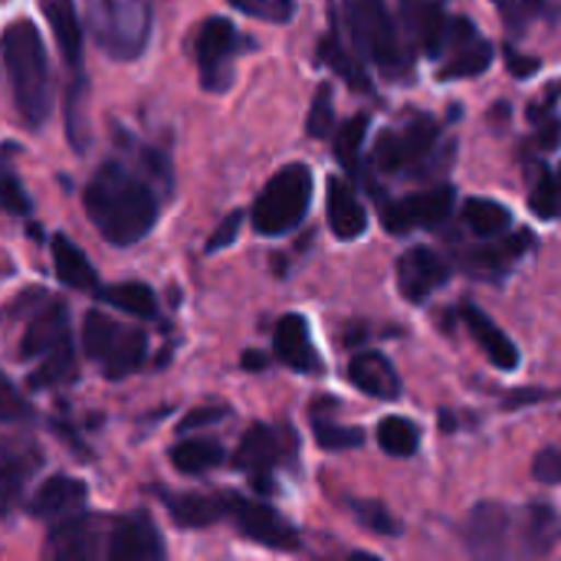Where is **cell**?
Returning <instances> with one entry per match:
<instances>
[{
    "mask_svg": "<svg viewBox=\"0 0 561 561\" xmlns=\"http://www.w3.org/2000/svg\"><path fill=\"white\" fill-rule=\"evenodd\" d=\"M92 227L115 247H131L151 233L158 220V201L151 187L125 164L108 161L95 171L82 194Z\"/></svg>",
    "mask_w": 561,
    "mask_h": 561,
    "instance_id": "cell-1",
    "label": "cell"
},
{
    "mask_svg": "<svg viewBox=\"0 0 561 561\" xmlns=\"http://www.w3.org/2000/svg\"><path fill=\"white\" fill-rule=\"evenodd\" d=\"M3 62L20 122L26 128H43L53 112V82L43 36L30 20H16L3 30Z\"/></svg>",
    "mask_w": 561,
    "mask_h": 561,
    "instance_id": "cell-2",
    "label": "cell"
},
{
    "mask_svg": "<svg viewBox=\"0 0 561 561\" xmlns=\"http://www.w3.org/2000/svg\"><path fill=\"white\" fill-rule=\"evenodd\" d=\"M345 23L355 39V46L388 76V79H408L411 76V56L398 36V26L385 7V0H342Z\"/></svg>",
    "mask_w": 561,
    "mask_h": 561,
    "instance_id": "cell-3",
    "label": "cell"
},
{
    "mask_svg": "<svg viewBox=\"0 0 561 561\" xmlns=\"http://www.w3.org/2000/svg\"><path fill=\"white\" fill-rule=\"evenodd\" d=\"M312 204V171L306 164L279 168L253 204V230L260 237H283L302 224Z\"/></svg>",
    "mask_w": 561,
    "mask_h": 561,
    "instance_id": "cell-4",
    "label": "cell"
},
{
    "mask_svg": "<svg viewBox=\"0 0 561 561\" xmlns=\"http://www.w3.org/2000/svg\"><path fill=\"white\" fill-rule=\"evenodd\" d=\"M89 23L112 59H135L151 36V0H89Z\"/></svg>",
    "mask_w": 561,
    "mask_h": 561,
    "instance_id": "cell-5",
    "label": "cell"
},
{
    "mask_svg": "<svg viewBox=\"0 0 561 561\" xmlns=\"http://www.w3.org/2000/svg\"><path fill=\"white\" fill-rule=\"evenodd\" d=\"M197 66H201V85L207 92H224L233 82V56L240 53V33L230 20L210 16L197 30L194 39Z\"/></svg>",
    "mask_w": 561,
    "mask_h": 561,
    "instance_id": "cell-6",
    "label": "cell"
},
{
    "mask_svg": "<svg viewBox=\"0 0 561 561\" xmlns=\"http://www.w3.org/2000/svg\"><path fill=\"white\" fill-rule=\"evenodd\" d=\"M440 56H444V62L437 69V79H470V76H480V72L490 69L493 46L477 30V23H470L467 16H454L447 23Z\"/></svg>",
    "mask_w": 561,
    "mask_h": 561,
    "instance_id": "cell-7",
    "label": "cell"
},
{
    "mask_svg": "<svg viewBox=\"0 0 561 561\" xmlns=\"http://www.w3.org/2000/svg\"><path fill=\"white\" fill-rule=\"evenodd\" d=\"M437 135H440V125L427 115H417L394 131H381V138L375 141V164L388 174L408 171L411 164L424 161L434 151Z\"/></svg>",
    "mask_w": 561,
    "mask_h": 561,
    "instance_id": "cell-8",
    "label": "cell"
},
{
    "mask_svg": "<svg viewBox=\"0 0 561 561\" xmlns=\"http://www.w3.org/2000/svg\"><path fill=\"white\" fill-rule=\"evenodd\" d=\"M230 519L240 529L243 539L263 546V549H276V552H296L299 549V536L296 529L266 503H253L243 496H230Z\"/></svg>",
    "mask_w": 561,
    "mask_h": 561,
    "instance_id": "cell-9",
    "label": "cell"
},
{
    "mask_svg": "<svg viewBox=\"0 0 561 561\" xmlns=\"http://www.w3.org/2000/svg\"><path fill=\"white\" fill-rule=\"evenodd\" d=\"M286 460V437L276 427L266 424H253L240 447H237V470H243L253 480V490L260 493H273V470Z\"/></svg>",
    "mask_w": 561,
    "mask_h": 561,
    "instance_id": "cell-10",
    "label": "cell"
},
{
    "mask_svg": "<svg viewBox=\"0 0 561 561\" xmlns=\"http://www.w3.org/2000/svg\"><path fill=\"white\" fill-rule=\"evenodd\" d=\"M454 210V187H434L421 194H408L404 201L385 204L381 220L391 233H408L414 227H437Z\"/></svg>",
    "mask_w": 561,
    "mask_h": 561,
    "instance_id": "cell-11",
    "label": "cell"
},
{
    "mask_svg": "<svg viewBox=\"0 0 561 561\" xmlns=\"http://www.w3.org/2000/svg\"><path fill=\"white\" fill-rule=\"evenodd\" d=\"M450 279V266L440 253L427 247H414L398 260V289L408 302H424Z\"/></svg>",
    "mask_w": 561,
    "mask_h": 561,
    "instance_id": "cell-12",
    "label": "cell"
},
{
    "mask_svg": "<svg viewBox=\"0 0 561 561\" xmlns=\"http://www.w3.org/2000/svg\"><path fill=\"white\" fill-rule=\"evenodd\" d=\"M105 559L108 561H148L164 559V542L148 516H128L112 523L105 536Z\"/></svg>",
    "mask_w": 561,
    "mask_h": 561,
    "instance_id": "cell-13",
    "label": "cell"
},
{
    "mask_svg": "<svg viewBox=\"0 0 561 561\" xmlns=\"http://www.w3.org/2000/svg\"><path fill=\"white\" fill-rule=\"evenodd\" d=\"M273 352L276 358L299 371V375H319L322 371V358L312 345V335H309V322L302 316H283L276 322V332H273Z\"/></svg>",
    "mask_w": 561,
    "mask_h": 561,
    "instance_id": "cell-14",
    "label": "cell"
},
{
    "mask_svg": "<svg viewBox=\"0 0 561 561\" xmlns=\"http://www.w3.org/2000/svg\"><path fill=\"white\" fill-rule=\"evenodd\" d=\"M401 20L414 39V46L437 59L447 33V0H401Z\"/></svg>",
    "mask_w": 561,
    "mask_h": 561,
    "instance_id": "cell-15",
    "label": "cell"
},
{
    "mask_svg": "<svg viewBox=\"0 0 561 561\" xmlns=\"http://www.w3.org/2000/svg\"><path fill=\"white\" fill-rule=\"evenodd\" d=\"M513 513L500 503H480L470 519H467V542L473 552H483V556H496V552H506L510 539H513Z\"/></svg>",
    "mask_w": 561,
    "mask_h": 561,
    "instance_id": "cell-16",
    "label": "cell"
},
{
    "mask_svg": "<svg viewBox=\"0 0 561 561\" xmlns=\"http://www.w3.org/2000/svg\"><path fill=\"white\" fill-rule=\"evenodd\" d=\"M102 519H89V516H69L66 523H59L49 533V549L53 556L62 561H85L95 556H105L102 546Z\"/></svg>",
    "mask_w": 561,
    "mask_h": 561,
    "instance_id": "cell-17",
    "label": "cell"
},
{
    "mask_svg": "<svg viewBox=\"0 0 561 561\" xmlns=\"http://www.w3.org/2000/svg\"><path fill=\"white\" fill-rule=\"evenodd\" d=\"M168 516L181 529H204L220 519H230V493H181L164 496Z\"/></svg>",
    "mask_w": 561,
    "mask_h": 561,
    "instance_id": "cell-18",
    "label": "cell"
},
{
    "mask_svg": "<svg viewBox=\"0 0 561 561\" xmlns=\"http://www.w3.org/2000/svg\"><path fill=\"white\" fill-rule=\"evenodd\" d=\"M85 506V483L76 477H49L39 483V490L30 500V516L36 519H59V516H76Z\"/></svg>",
    "mask_w": 561,
    "mask_h": 561,
    "instance_id": "cell-19",
    "label": "cell"
},
{
    "mask_svg": "<svg viewBox=\"0 0 561 561\" xmlns=\"http://www.w3.org/2000/svg\"><path fill=\"white\" fill-rule=\"evenodd\" d=\"M460 316H463V322H467V329H470V335L477 339V345L486 352V358L493 362V368H500V371H513V368H519V348L513 345V339L486 316V312H480L477 306H460Z\"/></svg>",
    "mask_w": 561,
    "mask_h": 561,
    "instance_id": "cell-20",
    "label": "cell"
},
{
    "mask_svg": "<svg viewBox=\"0 0 561 561\" xmlns=\"http://www.w3.org/2000/svg\"><path fill=\"white\" fill-rule=\"evenodd\" d=\"M348 378L358 391L381 401H394L401 394V378L381 352H358L348 362Z\"/></svg>",
    "mask_w": 561,
    "mask_h": 561,
    "instance_id": "cell-21",
    "label": "cell"
},
{
    "mask_svg": "<svg viewBox=\"0 0 561 561\" xmlns=\"http://www.w3.org/2000/svg\"><path fill=\"white\" fill-rule=\"evenodd\" d=\"M39 10L53 30V39H56L66 66L79 69V62H82V26H79L76 0H39Z\"/></svg>",
    "mask_w": 561,
    "mask_h": 561,
    "instance_id": "cell-22",
    "label": "cell"
},
{
    "mask_svg": "<svg viewBox=\"0 0 561 561\" xmlns=\"http://www.w3.org/2000/svg\"><path fill=\"white\" fill-rule=\"evenodd\" d=\"M325 207H329V227L339 240H358L365 237L368 230V214L362 207V201L355 197V191L339 181V178H329V197H325Z\"/></svg>",
    "mask_w": 561,
    "mask_h": 561,
    "instance_id": "cell-23",
    "label": "cell"
},
{
    "mask_svg": "<svg viewBox=\"0 0 561 561\" xmlns=\"http://www.w3.org/2000/svg\"><path fill=\"white\" fill-rule=\"evenodd\" d=\"M519 542L529 556H549L561 542V519L552 506H526L519 516Z\"/></svg>",
    "mask_w": 561,
    "mask_h": 561,
    "instance_id": "cell-24",
    "label": "cell"
},
{
    "mask_svg": "<svg viewBox=\"0 0 561 561\" xmlns=\"http://www.w3.org/2000/svg\"><path fill=\"white\" fill-rule=\"evenodd\" d=\"M62 339H69V329H66V309L62 306H46L23 332V342H20V358H36V355H46L53 352Z\"/></svg>",
    "mask_w": 561,
    "mask_h": 561,
    "instance_id": "cell-25",
    "label": "cell"
},
{
    "mask_svg": "<svg viewBox=\"0 0 561 561\" xmlns=\"http://www.w3.org/2000/svg\"><path fill=\"white\" fill-rule=\"evenodd\" d=\"M145 352H148V339H145V332H141V329H128V325H122V329H118V335H115V342H112V348H108V355L102 358V371H105V378H112V381L128 378L131 371H138V368H141Z\"/></svg>",
    "mask_w": 561,
    "mask_h": 561,
    "instance_id": "cell-26",
    "label": "cell"
},
{
    "mask_svg": "<svg viewBox=\"0 0 561 561\" xmlns=\"http://www.w3.org/2000/svg\"><path fill=\"white\" fill-rule=\"evenodd\" d=\"M53 266L69 289H95V270L79 247L66 237H53Z\"/></svg>",
    "mask_w": 561,
    "mask_h": 561,
    "instance_id": "cell-27",
    "label": "cell"
},
{
    "mask_svg": "<svg viewBox=\"0 0 561 561\" xmlns=\"http://www.w3.org/2000/svg\"><path fill=\"white\" fill-rule=\"evenodd\" d=\"M529 247H533V233L529 230H519L516 237H510L500 247H483V250L470 253L467 256V266L470 270H480V273H506Z\"/></svg>",
    "mask_w": 561,
    "mask_h": 561,
    "instance_id": "cell-28",
    "label": "cell"
},
{
    "mask_svg": "<svg viewBox=\"0 0 561 561\" xmlns=\"http://www.w3.org/2000/svg\"><path fill=\"white\" fill-rule=\"evenodd\" d=\"M463 220H467V227H470L477 237L493 240V237H503V233L510 230L513 214H510L503 204H496V201L473 197V201H467V207H463Z\"/></svg>",
    "mask_w": 561,
    "mask_h": 561,
    "instance_id": "cell-29",
    "label": "cell"
},
{
    "mask_svg": "<svg viewBox=\"0 0 561 561\" xmlns=\"http://www.w3.org/2000/svg\"><path fill=\"white\" fill-rule=\"evenodd\" d=\"M224 460V447L217 440H181L174 450H171V463L178 473H187V477H197V473H207L214 470L217 463Z\"/></svg>",
    "mask_w": 561,
    "mask_h": 561,
    "instance_id": "cell-30",
    "label": "cell"
},
{
    "mask_svg": "<svg viewBox=\"0 0 561 561\" xmlns=\"http://www.w3.org/2000/svg\"><path fill=\"white\" fill-rule=\"evenodd\" d=\"M105 302H112L115 309L135 316V319H154L158 316V299L145 283H115L108 289L99 293Z\"/></svg>",
    "mask_w": 561,
    "mask_h": 561,
    "instance_id": "cell-31",
    "label": "cell"
},
{
    "mask_svg": "<svg viewBox=\"0 0 561 561\" xmlns=\"http://www.w3.org/2000/svg\"><path fill=\"white\" fill-rule=\"evenodd\" d=\"M378 447L388 457H414L421 447V431L408 417H385L378 424Z\"/></svg>",
    "mask_w": 561,
    "mask_h": 561,
    "instance_id": "cell-32",
    "label": "cell"
},
{
    "mask_svg": "<svg viewBox=\"0 0 561 561\" xmlns=\"http://www.w3.org/2000/svg\"><path fill=\"white\" fill-rule=\"evenodd\" d=\"M319 59L325 62V66H332L355 92H368L371 89V79H368V72L342 49V43L335 39V36H325L322 43H319Z\"/></svg>",
    "mask_w": 561,
    "mask_h": 561,
    "instance_id": "cell-33",
    "label": "cell"
},
{
    "mask_svg": "<svg viewBox=\"0 0 561 561\" xmlns=\"http://www.w3.org/2000/svg\"><path fill=\"white\" fill-rule=\"evenodd\" d=\"M118 329L122 325L115 319H108L102 312H89L85 322H82V352H85V358L102 365V358L108 355V348H112V342L118 335Z\"/></svg>",
    "mask_w": 561,
    "mask_h": 561,
    "instance_id": "cell-34",
    "label": "cell"
},
{
    "mask_svg": "<svg viewBox=\"0 0 561 561\" xmlns=\"http://www.w3.org/2000/svg\"><path fill=\"white\" fill-rule=\"evenodd\" d=\"M72 368H76V352H72V342L62 339L53 352H46V362L30 375V385H33V388H49V385L69 378Z\"/></svg>",
    "mask_w": 561,
    "mask_h": 561,
    "instance_id": "cell-35",
    "label": "cell"
},
{
    "mask_svg": "<svg viewBox=\"0 0 561 561\" xmlns=\"http://www.w3.org/2000/svg\"><path fill=\"white\" fill-rule=\"evenodd\" d=\"M365 131H368V115H355V118L342 122V128L335 135V158L342 161V168L355 171L358 151H362V141H365Z\"/></svg>",
    "mask_w": 561,
    "mask_h": 561,
    "instance_id": "cell-36",
    "label": "cell"
},
{
    "mask_svg": "<svg viewBox=\"0 0 561 561\" xmlns=\"http://www.w3.org/2000/svg\"><path fill=\"white\" fill-rule=\"evenodd\" d=\"M352 516H355L365 529H371L375 536H381V539H398V536H401V523H398L381 503L355 500V503H352Z\"/></svg>",
    "mask_w": 561,
    "mask_h": 561,
    "instance_id": "cell-37",
    "label": "cell"
},
{
    "mask_svg": "<svg viewBox=\"0 0 561 561\" xmlns=\"http://www.w3.org/2000/svg\"><path fill=\"white\" fill-rule=\"evenodd\" d=\"M312 427H316L319 447H325V450H352V447H362V440H365L362 427H342V424L325 421L322 414H312Z\"/></svg>",
    "mask_w": 561,
    "mask_h": 561,
    "instance_id": "cell-38",
    "label": "cell"
},
{
    "mask_svg": "<svg viewBox=\"0 0 561 561\" xmlns=\"http://www.w3.org/2000/svg\"><path fill=\"white\" fill-rule=\"evenodd\" d=\"M533 210L546 220H552L556 214H561V187L559 178H552V171H539L536 184H533V197H529Z\"/></svg>",
    "mask_w": 561,
    "mask_h": 561,
    "instance_id": "cell-39",
    "label": "cell"
},
{
    "mask_svg": "<svg viewBox=\"0 0 561 561\" xmlns=\"http://www.w3.org/2000/svg\"><path fill=\"white\" fill-rule=\"evenodd\" d=\"M329 128H332V85H319L316 102H312V108H309L306 131H309L312 138H322V135H329Z\"/></svg>",
    "mask_w": 561,
    "mask_h": 561,
    "instance_id": "cell-40",
    "label": "cell"
},
{
    "mask_svg": "<svg viewBox=\"0 0 561 561\" xmlns=\"http://www.w3.org/2000/svg\"><path fill=\"white\" fill-rule=\"evenodd\" d=\"M36 460H23V457H16V454H3V506L10 510L13 503H16V493H20V483H23V477L30 473V467H33Z\"/></svg>",
    "mask_w": 561,
    "mask_h": 561,
    "instance_id": "cell-41",
    "label": "cell"
},
{
    "mask_svg": "<svg viewBox=\"0 0 561 561\" xmlns=\"http://www.w3.org/2000/svg\"><path fill=\"white\" fill-rule=\"evenodd\" d=\"M247 16H263V20H289L293 16V0H227Z\"/></svg>",
    "mask_w": 561,
    "mask_h": 561,
    "instance_id": "cell-42",
    "label": "cell"
},
{
    "mask_svg": "<svg viewBox=\"0 0 561 561\" xmlns=\"http://www.w3.org/2000/svg\"><path fill=\"white\" fill-rule=\"evenodd\" d=\"M533 473L546 486H561V450H542L533 463Z\"/></svg>",
    "mask_w": 561,
    "mask_h": 561,
    "instance_id": "cell-43",
    "label": "cell"
},
{
    "mask_svg": "<svg viewBox=\"0 0 561 561\" xmlns=\"http://www.w3.org/2000/svg\"><path fill=\"white\" fill-rule=\"evenodd\" d=\"M240 220H243V214H240V210L227 214V217L220 220V227L210 233V240H207V253H220L224 247H230V243L237 240V233H240Z\"/></svg>",
    "mask_w": 561,
    "mask_h": 561,
    "instance_id": "cell-44",
    "label": "cell"
},
{
    "mask_svg": "<svg viewBox=\"0 0 561 561\" xmlns=\"http://www.w3.org/2000/svg\"><path fill=\"white\" fill-rule=\"evenodd\" d=\"M3 207L10 214H16V217H26L30 214V197L23 194V187H20V181L13 174L3 178Z\"/></svg>",
    "mask_w": 561,
    "mask_h": 561,
    "instance_id": "cell-45",
    "label": "cell"
},
{
    "mask_svg": "<svg viewBox=\"0 0 561 561\" xmlns=\"http://www.w3.org/2000/svg\"><path fill=\"white\" fill-rule=\"evenodd\" d=\"M227 417V408H197V411H191V414H184V421H181V434L184 431H201V427H210V424H217V421H224Z\"/></svg>",
    "mask_w": 561,
    "mask_h": 561,
    "instance_id": "cell-46",
    "label": "cell"
},
{
    "mask_svg": "<svg viewBox=\"0 0 561 561\" xmlns=\"http://www.w3.org/2000/svg\"><path fill=\"white\" fill-rule=\"evenodd\" d=\"M506 59H510V72H513V76H533V72L539 69V59L519 56L516 49H506Z\"/></svg>",
    "mask_w": 561,
    "mask_h": 561,
    "instance_id": "cell-47",
    "label": "cell"
},
{
    "mask_svg": "<svg viewBox=\"0 0 561 561\" xmlns=\"http://www.w3.org/2000/svg\"><path fill=\"white\" fill-rule=\"evenodd\" d=\"M500 10H503V16L510 20V23H519V16H516V10H519V0H493Z\"/></svg>",
    "mask_w": 561,
    "mask_h": 561,
    "instance_id": "cell-48",
    "label": "cell"
},
{
    "mask_svg": "<svg viewBox=\"0 0 561 561\" xmlns=\"http://www.w3.org/2000/svg\"><path fill=\"white\" fill-rule=\"evenodd\" d=\"M243 368L260 371V368H266V358H263V355H256V352H247V355H243Z\"/></svg>",
    "mask_w": 561,
    "mask_h": 561,
    "instance_id": "cell-49",
    "label": "cell"
},
{
    "mask_svg": "<svg viewBox=\"0 0 561 561\" xmlns=\"http://www.w3.org/2000/svg\"><path fill=\"white\" fill-rule=\"evenodd\" d=\"M529 3H542V0H529Z\"/></svg>",
    "mask_w": 561,
    "mask_h": 561,
    "instance_id": "cell-50",
    "label": "cell"
},
{
    "mask_svg": "<svg viewBox=\"0 0 561 561\" xmlns=\"http://www.w3.org/2000/svg\"><path fill=\"white\" fill-rule=\"evenodd\" d=\"M559 187H561V168H559Z\"/></svg>",
    "mask_w": 561,
    "mask_h": 561,
    "instance_id": "cell-51",
    "label": "cell"
}]
</instances>
